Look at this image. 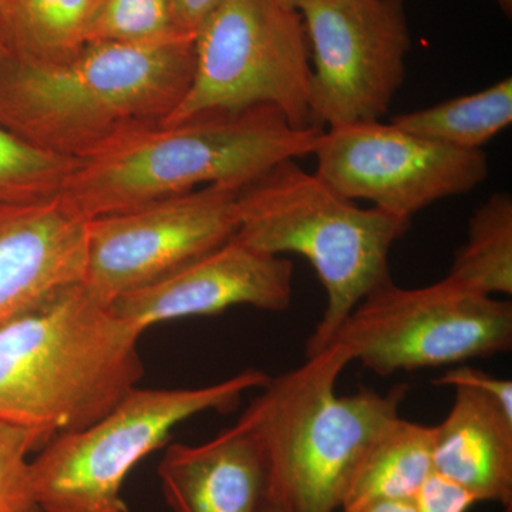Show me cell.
Returning <instances> with one entry per match:
<instances>
[{
	"mask_svg": "<svg viewBox=\"0 0 512 512\" xmlns=\"http://www.w3.org/2000/svg\"><path fill=\"white\" fill-rule=\"evenodd\" d=\"M195 66V37L117 45L90 42L69 62L0 64V128L33 147L84 161L163 126Z\"/></svg>",
	"mask_w": 512,
	"mask_h": 512,
	"instance_id": "1",
	"label": "cell"
},
{
	"mask_svg": "<svg viewBox=\"0 0 512 512\" xmlns=\"http://www.w3.org/2000/svg\"><path fill=\"white\" fill-rule=\"evenodd\" d=\"M141 335L80 284L0 326V421L50 437L99 420L136 389Z\"/></svg>",
	"mask_w": 512,
	"mask_h": 512,
	"instance_id": "2",
	"label": "cell"
},
{
	"mask_svg": "<svg viewBox=\"0 0 512 512\" xmlns=\"http://www.w3.org/2000/svg\"><path fill=\"white\" fill-rule=\"evenodd\" d=\"M322 133L268 106L164 124L80 161L59 198L89 221L208 185L244 188L282 161L312 156Z\"/></svg>",
	"mask_w": 512,
	"mask_h": 512,
	"instance_id": "3",
	"label": "cell"
},
{
	"mask_svg": "<svg viewBox=\"0 0 512 512\" xmlns=\"http://www.w3.org/2000/svg\"><path fill=\"white\" fill-rule=\"evenodd\" d=\"M269 377L239 423L261 444L268 493L288 512H336L367 448L399 416L406 384L380 394L336 393L350 359L338 343Z\"/></svg>",
	"mask_w": 512,
	"mask_h": 512,
	"instance_id": "4",
	"label": "cell"
},
{
	"mask_svg": "<svg viewBox=\"0 0 512 512\" xmlns=\"http://www.w3.org/2000/svg\"><path fill=\"white\" fill-rule=\"evenodd\" d=\"M235 238L265 254L303 256L326 292L306 356L328 348L349 313L392 279L389 254L412 221L343 197L298 160L282 161L238 194Z\"/></svg>",
	"mask_w": 512,
	"mask_h": 512,
	"instance_id": "5",
	"label": "cell"
},
{
	"mask_svg": "<svg viewBox=\"0 0 512 512\" xmlns=\"http://www.w3.org/2000/svg\"><path fill=\"white\" fill-rule=\"evenodd\" d=\"M244 370L192 389H136L99 420L47 441L32 458L33 491L42 512H127L121 491L128 474L163 446L181 423L207 412L234 410L242 396L268 382Z\"/></svg>",
	"mask_w": 512,
	"mask_h": 512,
	"instance_id": "6",
	"label": "cell"
},
{
	"mask_svg": "<svg viewBox=\"0 0 512 512\" xmlns=\"http://www.w3.org/2000/svg\"><path fill=\"white\" fill-rule=\"evenodd\" d=\"M311 77L301 13L272 0H225L195 33L190 87L165 124L268 106L293 127H313Z\"/></svg>",
	"mask_w": 512,
	"mask_h": 512,
	"instance_id": "7",
	"label": "cell"
},
{
	"mask_svg": "<svg viewBox=\"0 0 512 512\" xmlns=\"http://www.w3.org/2000/svg\"><path fill=\"white\" fill-rule=\"evenodd\" d=\"M332 343L382 377L461 365L511 350L512 305L446 278L421 288L390 279L357 303Z\"/></svg>",
	"mask_w": 512,
	"mask_h": 512,
	"instance_id": "8",
	"label": "cell"
},
{
	"mask_svg": "<svg viewBox=\"0 0 512 512\" xmlns=\"http://www.w3.org/2000/svg\"><path fill=\"white\" fill-rule=\"evenodd\" d=\"M301 15L311 50L312 126L382 120L406 79V2L318 0Z\"/></svg>",
	"mask_w": 512,
	"mask_h": 512,
	"instance_id": "9",
	"label": "cell"
},
{
	"mask_svg": "<svg viewBox=\"0 0 512 512\" xmlns=\"http://www.w3.org/2000/svg\"><path fill=\"white\" fill-rule=\"evenodd\" d=\"M235 185H208L87 221L82 285L110 306L234 238Z\"/></svg>",
	"mask_w": 512,
	"mask_h": 512,
	"instance_id": "10",
	"label": "cell"
},
{
	"mask_svg": "<svg viewBox=\"0 0 512 512\" xmlns=\"http://www.w3.org/2000/svg\"><path fill=\"white\" fill-rule=\"evenodd\" d=\"M315 174L349 200L412 221L434 202L468 194L488 177L483 150H460L382 120L326 128Z\"/></svg>",
	"mask_w": 512,
	"mask_h": 512,
	"instance_id": "11",
	"label": "cell"
},
{
	"mask_svg": "<svg viewBox=\"0 0 512 512\" xmlns=\"http://www.w3.org/2000/svg\"><path fill=\"white\" fill-rule=\"evenodd\" d=\"M292 295V262L234 237L173 274L121 296L110 309L143 335L158 323L217 315L234 306L286 311Z\"/></svg>",
	"mask_w": 512,
	"mask_h": 512,
	"instance_id": "12",
	"label": "cell"
},
{
	"mask_svg": "<svg viewBox=\"0 0 512 512\" xmlns=\"http://www.w3.org/2000/svg\"><path fill=\"white\" fill-rule=\"evenodd\" d=\"M86 231L59 195L0 205V326L83 281Z\"/></svg>",
	"mask_w": 512,
	"mask_h": 512,
	"instance_id": "13",
	"label": "cell"
},
{
	"mask_svg": "<svg viewBox=\"0 0 512 512\" xmlns=\"http://www.w3.org/2000/svg\"><path fill=\"white\" fill-rule=\"evenodd\" d=\"M158 477L173 512H259L269 491L264 450L239 421L197 446L168 447Z\"/></svg>",
	"mask_w": 512,
	"mask_h": 512,
	"instance_id": "14",
	"label": "cell"
},
{
	"mask_svg": "<svg viewBox=\"0 0 512 512\" xmlns=\"http://www.w3.org/2000/svg\"><path fill=\"white\" fill-rule=\"evenodd\" d=\"M446 419L434 427V474L512 512V414L473 387H453Z\"/></svg>",
	"mask_w": 512,
	"mask_h": 512,
	"instance_id": "15",
	"label": "cell"
},
{
	"mask_svg": "<svg viewBox=\"0 0 512 512\" xmlns=\"http://www.w3.org/2000/svg\"><path fill=\"white\" fill-rule=\"evenodd\" d=\"M434 427L397 416L373 440L343 498V510L375 501H414L434 474Z\"/></svg>",
	"mask_w": 512,
	"mask_h": 512,
	"instance_id": "16",
	"label": "cell"
},
{
	"mask_svg": "<svg viewBox=\"0 0 512 512\" xmlns=\"http://www.w3.org/2000/svg\"><path fill=\"white\" fill-rule=\"evenodd\" d=\"M97 0H0V33L15 59L69 62L86 45Z\"/></svg>",
	"mask_w": 512,
	"mask_h": 512,
	"instance_id": "17",
	"label": "cell"
},
{
	"mask_svg": "<svg viewBox=\"0 0 512 512\" xmlns=\"http://www.w3.org/2000/svg\"><path fill=\"white\" fill-rule=\"evenodd\" d=\"M394 126L460 150H483L512 123V79L504 77L477 93L397 114Z\"/></svg>",
	"mask_w": 512,
	"mask_h": 512,
	"instance_id": "18",
	"label": "cell"
},
{
	"mask_svg": "<svg viewBox=\"0 0 512 512\" xmlns=\"http://www.w3.org/2000/svg\"><path fill=\"white\" fill-rule=\"evenodd\" d=\"M446 279L481 295H512L511 194L495 192L474 211Z\"/></svg>",
	"mask_w": 512,
	"mask_h": 512,
	"instance_id": "19",
	"label": "cell"
},
{
	"mask_svg": "<svg viewBox=\"0 0 512 512\" xmlns=\"http://www.w3.org/2000/svg\"><path fill=\"white\" fill-rule=\"evenodd\" d=\"M173 0H97L86 43L154 45L187 39Z\"/></svg>",
	"mask_w": 512,
	"mask_h": 512,
	"instance_id": "20",
	"label": "cell"
},
{
	"mask_svg": "<svg viewBox=\"0 0 512 512\" xmlns=\"http://www.w3.org/2000/svg\"><path fill=\"white\" fill-rule=\"evenodd\" d=\"M79 161L53 156L0 128V205L55 198Z\"/></svg>",
	"mask_w": 512,
	"mask_h": 512,
	"instance_id": "21",
	"label": "cell"
},
{
	"mask_svg": "<svg viewBox=\"0 0 512 512\" xmlns=\"http://www.w3.org/2000/svg\"><path fill=\"white\" fill-rule=\"evenodd\" d=\"M50 439L43 431L0 421V512H28L36 507L29 457Z\"/></svg>",
	"mask_w": 512,
	"mask_h": 512,
	"instance_id": "22",
	"label": "cell"
},
{
	"mask_svg": "<svg viewBox=\"0 0 512 512\" xmlns=\"http://www.w3.org/2000/svg\"><path fill=\"white\" fill-rule=\"evenodd\" d=\"M476 498L458 485L433 474L414 498L417 512H467Z\"/></svg>",
	"mask_w": 512,
	"mask_h": 512,
	"instance_id": "23",
	"label": "cell"
},
{
	"mask_svg": "<svg viewBox=\"0 0 512 512\" xmlns=\"http://www.w3.org/2000/svg\"><path fill=\"white\" fill-rule=\"evenodd\" d=\"M434 384L448 387H473V389L478 390V392H483L493 397L508 413L512 414L511 380L488 375V373L481 372V370L474 369V367L457 366L447 370L443 376L434 380Z\"/></svg>",
	"mask_w": 512,
	"mask_h": 512,
	"instance_id": "24",
	"label": "cell"
},
{
	"mask_svg": "<svg viewBox=\"0 0 512 512\" xmlns=\"http://www.w3.org/2000/svg\"><path fill=\"white\" fill-rule=\"evenodd\" d=\"M224 2L225 0H173L181 28L194 37L205 19Z\"/></svg>",
	"mask_w": 512,
	"mask_h": 512,
	"instance_id": "25",
	"label": "cell"
},
{
	"mask_svg": "<svg viewBox=\"0 0 512 512\" xmlns=\"http://www.w3.org/2000/svg\"><path fill=\"white\" fill-rule=\"evenodd\" d=\"M342 512H417L414 501H375L352 508V510H343Z\"/></svg>",
	"mask_w": 512,
	"mask_h": 512,
	"instance_id": "26",
	"label": "cell"
},
{
	"mask_svg": "<svg viewBox=\"0 0 512 512\" xmlns=\"http://www.w3.org/2000/svg\"><path fill=\"white\" fill-rule=\"evenodd\" d=\"M272 2L301 13L306 6L312 5V3L318 2V0H272Z\"/></svg>",
	"mask_w": 512,
	"mask_h": 512,
	"instance_id": "27",
	"label": "cell"
},
{
	"mask_svg": "<svg viewBox=\"0 0 512 512\" xmlns=\"http://www.w3.org/2000/svg\"><path fill=\"white\" fill-rule=\"evenodd\" d=\"M259 512H288L284 507V504L275 498L274 495L268 493V497H266L264 505H262L261 510Z\"/></svg>",
	"mask_w": 512,
	"mask_h": 512,
	"instance_id": "28",
	"label": "cell"
},
{
	"mask_svg": "<svg viewBox=\"0 0 512 512\" xmlns=\"http://www.w3.org/2000/svg\"><path fill=\"white\" fill-rule=\"evenodd\" d=\"M494 2L497 3L498 6H500V9L503 10L505 16L511 18L512 0H494Z\"/></svg>",
	"mask_w": 512,
	"mask_h": 512,
	"instance_id": "29",
	"label": "cell"
},
{
	"mask_svg": "<svg viewBox=\"0 0 512 512\" xmlns=\"http://www.w3.org/2000/svg\"><path fill=\"white\" fill-rule=\"evenodd\" d=\"M10 56L12 55H10L8 47H6L5 42H3L2 33H0V64L8 60Z\"/></svg>",
	"mask_w": 512,
	"mask_h": 512,
	"instance_id": "30",
	"label": "cell"
},
{
	"mask_svg": "<svg viewBox=\"0 0 512 512\" xmlns=\"http://www.w3.org/2000/svg\"><path fill=\"white\" fill-rule=\"evenodd\" d=\"M28 512H42V511H40L39 508L35 507V508H32V510H30Z\"/></svg>",
	"mask_w": 512,
	"mask_h": 512,
	"instance_id": "31",
	"label": "cell"
}]
</instances>
